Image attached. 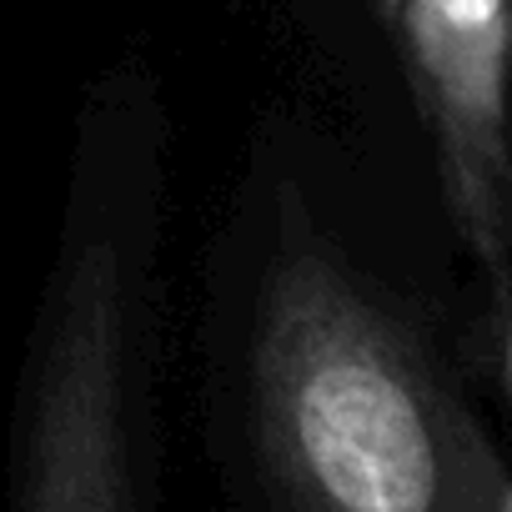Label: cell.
Masks as SVG:
<instances>
[{
  "mask_svg": "<svg viewBox=\"0 0 512 512\" xmlns=\"http://www.w3.org/2000/svg\"><path fill=\"white\" fill-rule=\"evenodd\" d=\"M377 11H382V21H392L397 16V0H377Z\"/></svg>",
  "mask_w": 512,
  "mask_h": 512,
  "instance_id": "cell-4",
  "label": "cell"
},
{
  "mask_svg": "<svg viewBox=\"0 0 512 512\" xmlns=\"http://www.w3.org/2000/svg\"><path fill=\"white\" fill-rule=\"evenodd\" d=\"M231 512H512V472L452 347L287 211L216 377Z\"/></svg>",
  "mask_w": 512,
  "mask_h": 512,
  "instance_id": "cell-1",
  "label": "cell"
},
{
  "mask_svg": "<svg viewBox=\"0 0 512 512\" xmlns=\"http://www.w3.org/2000/svg\"><path fill=\"white\" fill-rule=\"evenodd\" d=\"M171 116L146 61L76 111L56 251L31 312L0 512H166Z\"/></svg>",
  "mask_w": 512,
  "mask_h": 512,
  "instance_id": "cell-2",
  "label": "cell"
},
{
  "mask_svg": "<svg viewBox=\"0 0 512 512\" xmlns=\"http://www.w3.org/2000/svg\"><path fill=\"white\" fill-rule=\"evenodd\" d=\"M397 46L432 141L442 206L477 272L462 342L472 387L507 402L512 357V151H507V0H397Z\"/></svg>",
  "mask_w": 512,
  "mask_h": 512,
  "instance_id": "cell-3",
  "label": "cell"
}]
</instances>
